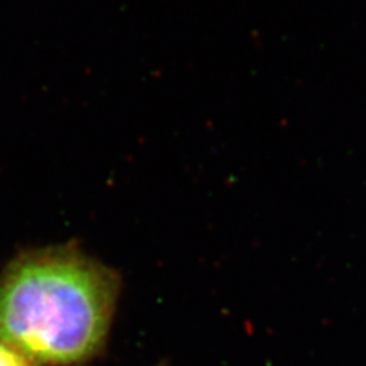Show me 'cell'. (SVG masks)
I'll return each mask as SVG.
<instances>
[{"label":"cell","mask_w":366,"mask_h":366,"mask_svg":"<svg viewBox=\"0 0 366 366\" xmlns=\"http://www.w3.org/2000/svg\"><path fill=\"white\" fill-rule=\"evenodd\" d=\"M114 302L110 273L74 252L20 259L0 284V340L26 359L78 362L104 339Z\"/></svg>","instance_id":"1"},{"label":"cell","mask_w":366,"mask_h":366,"mask_svg":"<svg viewBox=\"0 0 366 366\" xmlns=\"http://www.w3.org/2000/svg\"><path fill=\"white\" fill-rule=\"evenodd\" d=\"M0 366H29L26 360L14 350L6 347L5 343L0 342Z\"/></svg>","instance_id":"2"}]
</instances>
